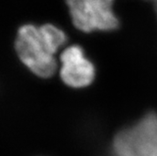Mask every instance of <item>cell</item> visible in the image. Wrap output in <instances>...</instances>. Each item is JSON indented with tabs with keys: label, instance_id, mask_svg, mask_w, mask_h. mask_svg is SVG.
<instances>
[{
	"label": "cell",
	"instance_id": "obj_1",
	"mask_svg": "<svg viewBox=\"0 0 157 156\" xmlns=\"http://www.w3.org/2000/svg\"><path fill=\"white\" fill-rule=\"evenodd\" d=\"M66 42V33L54 24H25L17 30L14 49L26 69L40 78L48 79L58 70L56 54Z\"/></svg>",
	"mask_w": 157,
	"mask_h": 156
},
{
	"label": "cell",
	"instance_id": "obj_2",
	"mask_svg": "<svg viewBox=\"0 0 157 156\" xmlns=\"http://www.w3.org/2000/svg\"><path fill=\"white\" fill-rule=\"evenodd\" d=\"M157 140V113L149 112L121 130L112 142L116 156H151Z\"/></svg>",
	"mask_w": 157,
	"mask_h": 156
},
{
	"label": "cell",
	"instance_id": "obj_3",
	"mask_svg": "<svg viewBox=\"0 0 157 156\" xmlns=\"http://www.w3.org/2000/svg\"><path fill=\"white\" fill-rule=\"evenodd\" d=\"M73 25L78 30L111 31L120 22L113 10L115 0H65Z\"/></svg>",
	"mask_w": 157,
	"mask_h": 156
},
{
	"label": "cell",
	"instance_id": "obj_4",
	"mask_svg": "<svg viewBox=\"0 0 157 156\" xmlns=\"http://www.w3.org/2000/svg\"><path fill=\"white\" fill-rule=\"evenodd\" d=\"M59 74L60 80L72 89L87 88L95 78V67L86 58L80 45L73 44L64 47L59 56Z\"/></svg>",
	"mask_w": 157,
	"mask_h": 156
},
{
	"label": "cell",
	"instance_id": "obj_5",
	"mask_svg": "<svg viewBox=\"0 0 157 156\" xmlns=\"http://www.w3.org/2000/svg\"><path fill=\"white\" fill-rule=\"evenodd\" d=\"M148 1L151 4L155 13H156V16H157V0H148Z\"/></svg>",
	"mask_w": 157,
	"mask_h": 156
},
{
	"label": "cell",
	"instance_id": "obj_6",
	"mask_svg": "<svg viewBox=\"0 0 157 156\" xmlns=\"http://www.w3.org/2000/svg\"><path fill=\"white\" fill-rule=\"evenodd\" d=\"M152 156H157V141H156V144H155V148H154V150H153Z\"/></svg>",
	"mask_w": 157,
	"mask_h": 156
}]
</instances>
